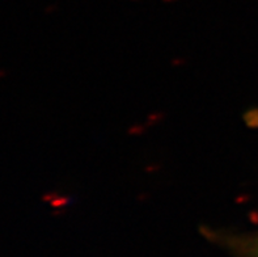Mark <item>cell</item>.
Instances as JSON below:
<instances>
[{
    "mask_svg": "<svg viewBox=\"0 0 258 257\" xmlns=\"http://www.w3.org/2000/svg\"><path fill=\"white\" fill-rule=\"evenodd\" d=\"M245 122L248 126L258 129V108L250 109L245 113Z\"/></svg>",
    "mask_w": 258,
    "mask_h": 257,
    "instance_id": "2",
    "label": "cell"
},
{
    "mask_svg": "<svg viewBox=\"0 0 258 257\" xmlns=\"http://www.w3.org/2000/svg\"><path fill=\"white\" fill-rule=\"evenodd\" d=\"M209 238H213L237 257H258V230L248 234L213 231Z\"/></svg>",
    "mask_w": 258,
    "mask_h": 257,
    "instance_id": "1",
    "label": "cell"
}]
</instances>
